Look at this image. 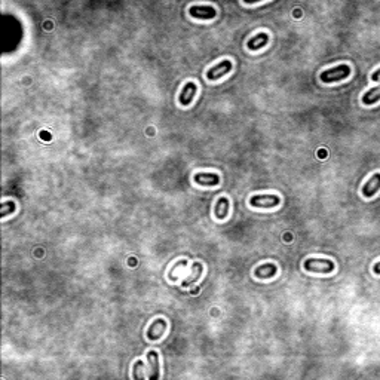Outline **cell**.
Returning <instances> with one entry per match:
<instances>
[{"label":"cell","instance_id":"6da1fadb","mask_svg":"<svg viewBox=\"0 0 380 380\" xmlns=\"http://www.w3.org/2000/svg\"><path fill=\"white\" fill-rule=\"evenodd\" d=\"M349 74H350V67L346 66V64H340L337 67H333V69H328V70L322 71L321 73V80L324 83H334V82L347 79Z\"/></svg>","mask_w":380,"mask_h":380},{"label":"cell","instance_id":"7a4b0ae2","mask_svg":"<svg viewBox=\"0 0 380 380\" xmlns=\"http://www.w3.org/2000/svg\"><path fill=\"white\" fill-rule=\"evenodd\" d=\"M334 263L327 259H308L305 262V269L315 274H333Z\"/></svg>","mask_w":380,"mask_h":380},{"label":"cell","instance_id":"3957f363","mask_svg":"<svg viewBox=\"0 0 380 380\" xmlns=\"http://www.w3.org/2000/svg\"><path fill=\"white\" fill-rule=\"evenodd\" d=\"M279 202L281 199L276 195H254L249 199V205L256 208H274L278 207Z\"/></svg>","mask_w":380,"mask_h":380},{"label":"cell","instance_id":"277c9868","mask_svg":"<svg viewBox=\"0 0 380 380\" xmlns=\"http://www.w3.org/2000/svg\"><path fill=\"white\" fill-rule=\"evenodd\" d=\"M230 70H232V63H230L229 60H223L220 64L211 67V69L207 71V77H208L209 80H217V79L223 77L224 74H227Z\"/></svg>","mask_w":380,"mask_h":380},{"label":"cell","instance_id":"5b68a950","mask_svg":"<svg viewBox=\"0 0 380 380\" xmlns=\"http://www.w3.org/2000/svg\"><path fill=\"white\" fill-rule=\"evenodd\" d=\"M190 17L199 18V20H211L217 15L215 9L212 6H192L189 9Z\"/></svg>","mask_w":380,"mask_h":380},{"label":"cell","instance_id":"8992f818","mask_svg":"<svg viewBox=\"0 0 380 380\" xmlns=\"http://www.w3.org/2000/svg\"><path fill=\"white\" fill-rule=\"evenodd\" d=\"M167 331V321L164 319H156L147 330V339L149 340H159L164 333Z\"/></svg>","mask_w":380,"mask_h":380},{"label":"cell","instance_id":"52a82bcc","mask_svg":"<svg viewBox=\"0 0 380 380\" xmlns=\"http://www.w3.org/2000/svg\"><path fill=\"white\" fill-rule=\"evenodd\" d=\"M380 190V173L374 174L364 186H362V195L365 198H373Z\"/></svg>","mask_w":380,"mask_h":380},{"label":"cell","instance_id":"ba28073f","mask_svg":"<svg viewBox=\"0 0 380 380\" xmlns=\"http://www.w3.org/2000/svg\"><path fill=\"white\" fill-rule=\"evenodd\" d=\"M195 183L201 186H218L220 184V177L214 173H198L195 174Z\"/></svg>","mask_w":380,"mask_h":380},{"label":"cell","instance_id":"9c48e42d","mask_svg":"<svg viewBox=\"0 0 380 380\" xmlns=\"http://www.w3.org/2000/svg\"><path fill=\"white\" fill-rule=\"evenodd\" d=\"M196 89H198V88H196V85H195L193 82H187V83L184 85V88H183L180 97H178L180 104H181V105H189V104L193 101V97H195V94H196Z\"/></svg>","mask_w":380,"mask_h":380},{"label":"cell","instance_id":"30bf717a","mask_svg":"<svg viewBox=\"0 0 380 380\" xmlns=\"http://www.w3.org/2000/svg\"><path fill=\"white\" fill-rule=\"evenodd\" d=\"M269 42V35L268 33H259L252 39L248 40V49L251 51H259L262 48H265Z\"/></svg>","mask_w":380,"mask_h":380},{"label":"cell","instance_id":"8fae6325","mask_svg":"<svg viewBox=\"0 0 380 380\" xmlns=\"http://www.w3.org/2000/svg\"><path fill=\"white\" fill-rule=\"evenodd\" d=\"M278 272V268L274 265V263H266L263 266H259L254 272V275L257 278H262V279H269V278H274Z\"/></svg>","mask_w":380,"mask_h":380},{"label":"cell","instance_id":"7c38bea8","mask_svg":"<svg viewBox=\"0 0 380 380\" xmlns=\"http://www.w3.org/2000/svg\"><path fill=\"white\" fill-rule=\"evenodd\" d=\"M147 359L150 362V374L149 377L150 379H159V355L156 350H150L147 353Z\"/></svg>","mask_w":380,"mask_h":380},{"label":"cell","instance_id":"4fadbf2b","mask_svg":"<svg viewBox=\"0 0 380 380\" xmlns=\"http://www.w3.org/2000/svg\"><path fill=\"white\" fill-rule=\"evenodd\" d=\"M229 205H230V202H229L227 198H220V199L217 201V204H215V217H217L218 220H223V218L227 217V214H229Z\"/></svg>","mask_w":380,"mask_h":380},{"label":"cell","instance_id":"5bb4252c","mask_svg":"<svg viewBox=\"0 0 380 380\" xmlns=\"http://www.w3.org/2000/svg\"><path fill=\"white\" fill-rule=\"evenodd\" d=\"M380 100V85L376 86V88H371L368 89L364 95H362V103L365 105H371L374 103H377Z\"/></svg>","mask_w":380,"mask_h":380},{"label":"cell","instance_id":"9a60e30c","mask_svg":"<svg viewBox=\"0 0 380 380\" xmlns=\"http://www.w3.org/2000/svg\"><path fill=\"white\" fill-rule=\"evenodd\" d=\"M192 269H193V274H195V275H193V278H189V279H186V281L183 282V285H186V287H187L189 284L195 282L198 278L202 276V271H204V269H202V265H201V263H195Z\"/></svg>","mask_w":380,"mask_h":380},{"label":"cell","instance_id":"2e32d148","mask_svg":"<svg viewBox=\"0 0 380 380\" xmlns=\"http://www.w3.org/2000/svg\"><path fill=\"white\" fill-rule=\"evenodd\" d=\"M14 211H15V202H12V201H6V202H3V205H2V211H0V215H2V217H6V215L12 214Z\"/></svg>","mask_w":380,"mask_h":380},{"label":"cell","instance_id":"e0dca14e","mask_svg":"<svg viewBox=\"0 0 380 380\" xmlns=\"http://www.w3.org/2000/svg\"><path fill=\"white\" fill-rule=\"evenodd\" d=\"M141 368H144L143 361H137V362L134 364V371H133V377H134V379H144V377H146V374L141 371Z\"/></svg>","mask_w":380,"mask_h":380},{"label":"cell","instance_id":"ac0fdd59","mask_svg":"<svg viewBox=\"0 0 380 380\" xmlns=\"http://www.w3.org/2000/svg\"><path fill=\"white\" fill-rule=\"evenodd\" d=\"M371 80H373V82H379V80H380V69H377V70H374V71H373V74H371Z\"/></svg>","mask_w":380,"mask_h":380},{"label":"cell","instance_id":"d6986e66","mask_svg":"<svg viewBox=\"0 0 380 380\" xmlns=\"http://www.w3.org/2000/svg\"><path fill=\"white\" fill-rule=\"evenodd\" d=\"M373 272H374L376 275H380V262H377V263L373 266Z\"/></svg>","mask_w":380,"mask_h":380},{"label":"cell","instance_id":"ffe728a7","mask_svg":"<svg viewBox=\"0 0 380 380\" xmlns=\"http://www.w3.org/2000/svg\"><path fill=\"white\" fill-rule=\"evenodd\" d=\"M40 137H42V140H45V141H46V140H48V141L51 140V134H46L45 131L40 133Z\"/></svg>","mask_w":380,"mask_h":380},{"label":"cell","instance_id":"44dd1931","mask_svg":"<svg viewBox=\"0 0 380 380\" xmlns=\"http://www.w3.org/2000/svg\"><path fill=\"white\" fill-rule=\"evenodd\" d=\"M245 3H248V5H251V3H256V2H260V0H243Z\"/></svg>","mask_w":380,"mask_h":380}]
</instances>
